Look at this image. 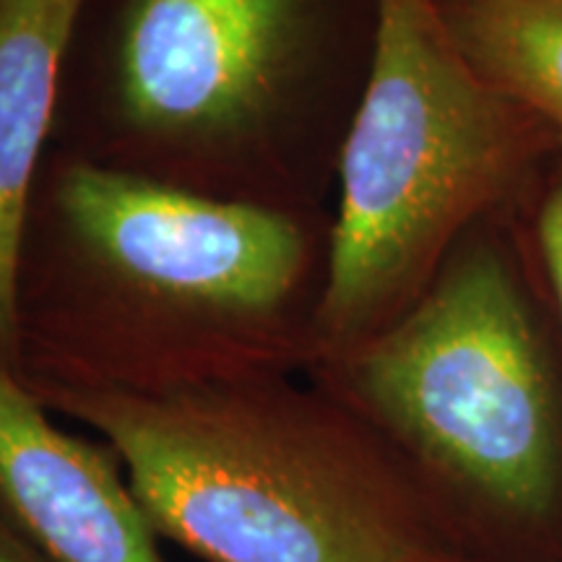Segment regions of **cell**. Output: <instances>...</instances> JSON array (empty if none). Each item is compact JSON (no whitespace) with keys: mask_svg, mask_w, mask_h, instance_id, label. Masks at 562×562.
<instances>
[{"mask_svg":"<svg viewBox=\"0 0 562 562\" xmlns=\"http://www.w3.org/2000/svg\"><path fill=\"white\" fill-rule=\"evenodd\" d=\"M331 216L222 201L53 146L19 258V372L167 393L305 375Z\"/></svg>","mask_w":562,"mask_h":562,"instance_id":"1","label":"cell"},{"mask_svg":"<svg viewBox=\"0 0 562 562\" xmlns=\"http://www.w3.org/2000/svg\"><path fill=\"white\" fill-rule=\"evenodd\" d=\"M389 442L463 562H562V328L516 206L383 331L305 372Z\"/></svg>","mask_w":562,"mask_h":562,"instance_id":"2","label":"cell"},{"mask_svg":"<svg viewBox=\"0 0 562 562\" xmlns=\"http://www.w3.org/2000/svg\"><path fill=\"white\" fill-rule=\"evenodd\" d=\"M76 157L222 201L318 211L372 0H104Z\"/></svg>","mask_w":562,"mask_h":562,"instance_id":"3","label":"cell"},{"mask_svg":"<svg viewBox=\"0 0 562 562\" xmlns=\"http://www.w3.org/2000/svg\"><path fill=\"white\" fill-rule=\"evenodd\" d=\"M30 393L100 435L154 531L203 562H463L389 442L297 375Z\"/></svg>","mask_w":562,"mask_h":562,"instance_id":"4","label":"cell"},{"mask_svg":"<svg viewBox=\"0 0 562 562\" xmlns=\"http://www.w3.org/2000/svg\"><path fill=\"white\" fill-rule=\"evenodd\" d=\"M372 3L368 74L336 161L315 362L402 318L456 243L516 206L558 154L467 60L435 0Z\"/></svg>","mask_w":562,"mask_h":562,"instance_id":"5","label":"cell"},{"mask_svg":"<svg viewBox=\"0 0 562 562\" xmlns=\"http://www.w3.org/2000/svg\"><path fill=\"white\" fill-rule=\"evenodd\" d=\"M0 505L47 562H165L115 451L60 430L3 368Z\"/></svg>","mask_w":562,"mask_h":562,"instance_id":"6","label":"cell"},{"mask_svg":"<svg viewBox=\"0 0 562 562\" xmlns=\"http://www.w3.org/2000/svg\"><path fill=\"white\" fill-rule=\"evenodd\" d=\"M91 0H0V368L19 372V258Z\"/></svg>","mask_w":562,"mask_h":562,"instance_id":"7","label":"cell"},{"mask_svg":"<svg viewBox=\"0 0 562 562\" xmlns=\"http://www.w3.org/2000/svg\"><path fill=\"white\" fill-rule=\"evenodd\" d=\"M467 60L562 154V0H435Z\"/></svg>","mask_w":562,"mask_h":562,"instance_id":"8","label":"cell"},{"mask_svg":"<svg viewBox=\"0 0 562 562\" xmlns=\"http://www.w3.org/2000/svg\"><path fill=\"white\" fill-rule=\"evenodd\" d=\"M533 263L562 328V154H552L516 203Z\"/></svg>","mask_w":562,"mask_h":562,"instance_id":"9","label":"cell"},{"mask_svg":"<svg viewBox=\"0 0 562 562\" xmlns=\"http://www.w3.org/2000/svg\"><path fill=\"white\" fill-rule=\"evenodd\" d=\"M0 562H47L0 505Z\"/></svg>","mask_w":562,"mask_h":562,"instance_id":"10","label":"cell"}]
</instances>
